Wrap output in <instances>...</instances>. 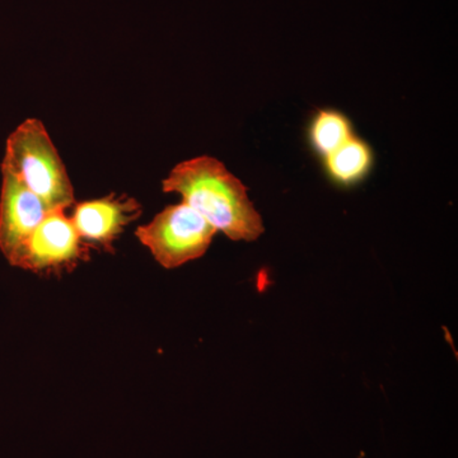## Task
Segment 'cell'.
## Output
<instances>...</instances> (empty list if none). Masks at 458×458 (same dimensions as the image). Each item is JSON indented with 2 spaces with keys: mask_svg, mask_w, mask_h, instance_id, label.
Wrapping results in <instances>:
<instances>
[{
  "mask_svg": "<svg viewBox=\"0 0 458 458\" xmlns=\"http://www.w3.org/2000/svg\"><path fill=\"white\" fill-rule=\"evenodd\" d=\"M162 189L181 195L183 203L229 240L251 242L264 233V222L246 186L213 157H197L174 165Z\"/></svg>",
  "mask_w": 458,
  "mask_h": 458,
  "instance_id": "6da1fadb",
  "label": "cell"
},
{
  "mask_svg": "<svg viewBox=\"0 0 458 458\" xmlns=\"http://www.w3.org/2000/svg\"><path fill=\"white\" fill-rule=\"evenodd\" d=\"M0 170L13 174L49 210L74 204V189L44 123L27 119L9 134Z\"/></svg>",
  "mask_w": 458,
  "mask_h": 458,
  "instance_id": "7a4b0ae2",
  "label": "cell"
},
{
  "mask_svg": "<svg viewBox=\"0 0 458 458\" xmlns=\"http://www.w3.org/2000/svg\"><path fill=\"white\" fill-rule=\"evenodd\" d=\"M216 234V229L183 201L165 208L135 232L141 245L165 269H176L200 259Z\"/></svg>",
  "mask_w": 458,
  "mask_h": 458,
  "instance_id": "3957f363",
  "label": "cell"
},
{
  "mask_svg": "<svg viewBox=\"0 0 458 458\" xmlns=\"http://www.w3.org/2000/svg\"><path fill=\"white\" fill-rule=\"evenodd\" d=\"M86 255L84 243L65 210H51L18 251L13 267L45 273L73 267Z\"/></svg>",
  "mask_w": 458,
  "mask_h": 458,
  "instance_id": "277c9868",
  "label": "cell"
},
{
  "mask_svg": "<svg viewBox=\"0 0 458 458\" xmlns=\"http://www.w3.org/2000/svg\"><path fill=\"white\" fill-rule=\"evenodd\" d=\"M49 212L41 199L30 191L13 174L2 170L0 252L9 264Z\"/></svg>",
  "mask_w": 458,
  "mask_h": 458,
  "instance_id": "5b68a950",
  "label": "cell"
},
{
  "mask_svg": "<svg viewBox=\"0 0 458 458\" xmlns=\"http://www.w3.org/2000/svg\"><path fill=\"white\" fill-rule=\"evenodd\" d=\"M140 214V204L135 199L111 194L78 203L71 218L83 242L107 249Z\"/></svg>",
  "mask_w": 458,
  "mask_h": 458,
  "instance_id": "8992f818",
  "label": "cell"
},
{
  "mask_svg": "<svg viewBox=\"0 0 458 458\" xmlns=\"http://www.w3.org/2000/svg\"><path fill=\"white\" fill-rule=\"evenodd\" d=\"M325 159V167L330 179L342 186L360 182L373 165V152L366 141L357 137L344 143Z\"/></svg>",
  "mask_w": 458,
  "mask_h": 458,
  "instance_id": "52a82bcc",
  "label": "cell"
},
{
  "mask_svg": "<svg viewBox=\"0 0 458 458\" xmlns=\"http://www.w3.org/2000/svg\"><path fill=\"white\" fill-rule=\"evenodd\" d=\"M352 134V123L345 114L336 110H321L310 126V141L319 156L327 158L346 143Z\"/></svg>",
  "mask_w": 458,
  "mask_h": 458,
  "instance_id": "ba28073f",
  "label": "cell"
}]
</instances>
